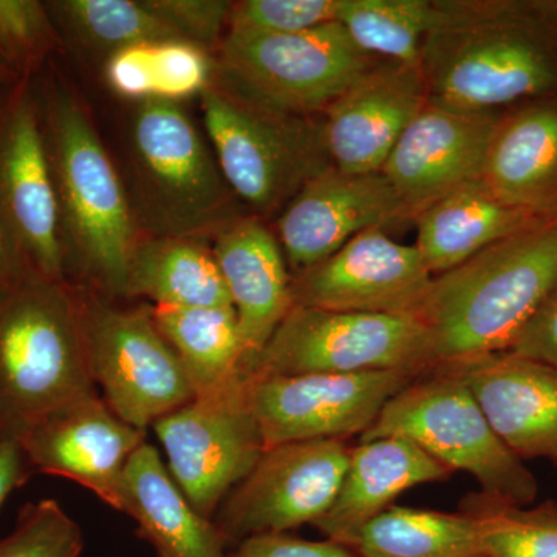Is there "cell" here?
<instances>
[{
  "instance_id": "obj_1",
  "label": "cell",
  "mask_w": 557,
  "mask_h": 557,
  "mask_svg": "<svg viewBox=\"0 0 557 557\" xmlns=\"http://www.w3.org/2000/svg\"><path fill=\"white\" fill-rule=\"evenodd\" d=\"M421 50L428 100L502 112L557 94V0H437Z\"/></svg>"
},
{
  "instance_id": "obj_2",
  "label": "cell",
  "mask_w": 557,
  "mask_h": 557,
  "mask_svg": "<svg viewBox=\"0 0 557 557\" xmlns=\"http://www.w3.org/2000/svg\"><path fill=\"white\" fill-rule=\"evenodd\" d=\"M557 284V220L539 223L432 277L418 319L437 368L508 351Z\"/></svg>"
},
{
  "instance_id": "obj_3",
  "label": "cell",
  "mask_w": 557,
  "mask_h": 557,
  "mask_svg": "<svg viewBox=\"0 0 557 557\" xmlns=\"http://www.w3.org/2000/svg\"><path fill=\"white\" fill-rule=\"evenodd\" d=\"M91 394L81 295L25 271L0 292V442Z\"/></svg>"
},
{
  "instance_id": "obj_4",
  "label": "cell",
  "mask_w": 557,
  "mask_h": 557,
  "mask_svg": "<svg viewBox=\"0 0 557 557\" xmlns=\"http://www.w3.org/2000/svg\"><path fill=\"white\" fill-rule=\"evenodd\" d=\"M60 203L65 262L75 256L91 281L127 296L135 244L129 201L78 101L58 81L39 101Z\"/></svg>"
},
{
  "instance_id": "obj_5",
  "label": "cell",
  "mask_w": 557,
  "mask_h": 557,
  "mask_svg": "<svg viewBox=\"0 0 557 557\" xmlns=\"http://www.w3.org/2000/svg\"><path fill=\"white\" fill-rule=\"evenodd\" d=\"M403 437L416 443L450 471L478 480L483 493L530 507L537 480L502 442L467 384L435 368L398 392L381 410L361 442Z\"/></svg>"
},
{
  "instance_id": "obj_6",
  "label": "cell",
  "mask_w": 557,
  "mask_h": 557,
  "mask_svg": "<svg viewBox=\"0 0 557 557\" xmlns=\"http://www.w3.org/2000/svg\"><path fill=\"white\" fill-rule=\"evenodd\" d=\"M205 126L219 170L245 203L271 212L333 166L324 127L231 91H201Z\"/></svg>"
},
{
  "instance_id": "obj_7",
  "label": "cell",
  "mask_w": 557,
  "mask_h": 557,
  "mask_svg": "<svg viewBox=\"0 0 557 557\" xmlns=\"http://www.w3.org/2000/svg\"><path fill=\"white\" fill-rule=\"evenodd\" d=\"M437 368L426 325L416 317L293 306L249 373H364Z\"/></svg>"
},
{
  "instance_id": "obj_8",
  "label": "cell",
  "mask_w": 557,
  "mask_h": 557,
  "mask_svg": "<svg viewBox=\"0 0 557 557\" xmlns=\"http://www.w3.org/2000/svg\"><path fill=\"white\" fill-rule=\"evenodd\" d=\"M220 60L231 94L306 116L324 112L379 58L359 49L335 21L293 35L226 36Z\"/></svg>"
},
{
  "instance_id": "obj_9",
  "label": "cell",
  "mask_w": 557,
  "mask_h": 557,
  "mask_svg": "<svg viewBox=\"0 0 557 557\" xmlns=\"http://www.w3.org/2000/svg\"><path fill=\"white\" fill-rule=\"evenodd\" d=\"M84 339L95 386L129 426L145 431L196 397L185 366L152 310H121L83 299Z\"/></svg>"
},
{
  "instance_id": "obj_10",
  "label": "cell",
  "mask_w": 557,
  "mask_h": 557,
  "mask_svg": "<svg viewBox=\"0 0 557 557\" xmlns=\"http://www.w3.org/2000/svg\"><path fill=\"white\" fill-rule=\"evenodd\" d=\"M248 375L196 395L152 426L166 453L172 479L209 520L265 450L249 408Z\"/></svg>"
},
{
  "instance_id": "obj_11",
  "label": "cell",
  "mask_w": 557,
  "mask_h": 557,
  "mask_svg": "<svg viewBox=\"0 0 557 557\" xmlns=\"http://www.w3.org/2000/svg\"><path fill=\"white\" fill-rule=\"evenodd\" d=\"M423 375L364 373L248 375V401L265 449L285 443L361 437L398 392Z\"/></svg>"
},
{
  "instance_id": "obj_12",
  "label": "cell",
  "mask_w": 557,
  "mask_h": 557,
  "mask_svg": "<svg viewBox=\"0 0 557 557\" xmlns=\"http://www.w3.org/2000/svg\"><path fill=\"white\" fill-rule=\"evenodd\" d=\"M350 449L346 440H317L263 450L219 508L214 523L226 545L314 525L338 496Z\"/></svg>"
},
{
  "instance_id": "obj_13",
  "label": "cell",
  "mask_w": 557,
  "mask_h": 557,
  "mask_svg": "<svg viewBox=\"0 0 557 557\" xmlns=\"http://www.w3.org/2000/svg\"><path fill=\"white\" fill-rule=\"evenodd\" d=\"M0 215L27 270L65 281L57 186L39 102L28 87L0 109Z\"/></svg>"
},
{
  "instance_id": "obj_14",
  "label": "cell",
  "mask_w": 557,
  "mask_h": 557,
  "mask_svg": "<svg viewBox=\"0 0 557 557\" xmlns=\"http://www.w3.org/2000/svg\"><path fill=\"white\" fill-rule=\"evenodd\" d=\"M132 145L148 201L177 236L222 218L228 189L199 132L177 102L141 101Z\"/></svg>"
},
{
  "instance_id": "obj_15",
  "label": "cell",
  "mask_w": 557,
  "mask_h": 557,
  "mask_svg": "<svg viewBox=\"0 0 557 557\" xmlns=\"http://www.w3.org/2000/svg\"><path fill=\"white\" fill-rule=\"evenodd\" d=\"M432 277L416 245L364 231L292 278L293 306L418 318Z\"/></svg>"
},
{
  "instance_id": "obj_16",
  "label": "cell",
  "mask_w": 557,
  "mask_h": 557,
  "mask_svg": "<svg viewBox=\"0 0 557 557\" xmlns=\"http://www.w3.org/2000/svg\"><path fill=\"white\" fill-rule=\"evenodd\" d=\"M502 113L467 112L434 102L418 113L381 170L409 219L482 178Z\"/></svg>"
},
{
  "instance_id": "obj_17",
  "label": "cell",
  "mask_w": 557,
  "mask_h": 557,
  "mask_svg": "<svg viewBox=\"0 0 557 557\" xmlns=\"http://www.w3.org/2000/svg\"><path fill=\"white\" fill-rule=\"evenodd\" d=\"M145 442V431L91 394L42 418L17 443L32 472L72 480L119 511L124 471Z\"/></svg>"
},
{
  "instance_id": "obj_18",
  "label": "cell",
  "mask_w": 557,
  "mask_h": 557,
  "mask_svg": "<svg viewBox=\"0 0 557 557\" xmlns=\"http://www.w3.org/2000/svg\"><path fill=\"white\" fill-rule=\"evenodd\" d=\"M409 220L383 172L348 174L335 166L310 180L277 220L289 269L310 270L348 240Z\"/></svg>"
},
{
  "instance_id": "obj_19",
  "label": "cell",
  "mask_w": 557,
  "mask_h": 557,
  "mask_svg": "<svg viewBox=\"0 0 557 557\" xmlns=\"http://www.w3.org/2000/svg\"><path fill=\"white\" fill-rule=\"evenodd\" d=\"M428 102L420 65L373 61L324 110L322 127L333 166L348 174L381 172Z\"/></svg>"
},
{
  "instance_id": "obj_20",
  "label": "cell",
  "mask_w": 557,
  "mask_h": 557,
  "mask_svg": "<svg viewBox=\"0 0 557 557\" xmlns=\"http://www.w3.org/2000/svg\"><path fill=\"white\" fill-rule=\"evenodd\" d=\"M463 381L502 442L520 460L557 467V369L511 351L438 366Z\"/></svg>"
},
{
  "instance_id": "obj_21",
  "label": "cell",
  "mask_w": 557,
  "mask_h": 557,
  "mask_svg": "<svg viewBox=\"0 0 557 557\" xmlns=\"http://www.w3.org/2000/svg\"><path fill=\"white\" fill-rule=\"evenodd\" d=\"M212 255L236 310L245 370L249 373L292 310L287 260L273 234L256 219L237 220L226 226L219 234Z\"/></svg>"
},
{
  "instance_id": "obj_22",
  "label": "cell",
  "mask_w": 557,
  "mask_h": 557,
  "mask_svg": "<svg viewBox=\"0 0 557 557\" xmlns=\"http://www.w3.org/2000/svg\"><path fill=\"white\" fill-rule=\"evenodd\" d=\"M482 180L534 219L557 220V94L504 110Z\"/></svg>"
},
{
  "instance_id": "obj_23",
  "label": "cell",
  "mask_w": 557,
  "mask_h": 557,
  "mask_svg": "<svg viewBox=\"0 0 557 557\" xmlns=\"http://www.w3.org/2000/svg\"><path fill=\"white\" fill-rule=\"evenodd\" d=\"M453 471L403 437L361 442L350 449L338 496L317 527L327 541L347 547L369 520L392 507L410 487L448 480Z\"/></svg>"
},
{
  "instance_id": "obj_24",
  "label": "cell",
  "mask_w": 557,
  "mask_h": 557,
  "mask_svg": "<svg viewBox=\"0 0 557 557\" xmlns=\"http://www.w3.org/2000/svg\"><path fill=\"white\" fill-rule=\"evenodd\" d=\"M119 511L137 523L139 536L159 557H228L214 520L189 504L148 442L135 450L124 471Z\"/></svg>"
},
{
  "instance_id": "obj_25",
  "label": "cell",
  "mask_w": 557,
  "mask_h": 557,
  "mask_svg": "<svg viewBox=\"0 0 557 557\" xmlns=\"http://www.w3.org/2000/svg\"><path fill=\"white\" fill-rule=\"evenodd\" d=\"M412 220L416 247L432 276L448 273L491 245L544 223L498 199L482 178L435 201Z\"/></svg>"
},
{
  "instance_id": "obj_26",
  "label": "cell",
  "mask_w": 557,
  "mask_h": 557,
  "mask_svg": "<svg viewBox=\"0 0 557 557\" xmlns=\"http://www.w3.org/2000/svg\"><path fill=\"white\" fill-rule=\"evenodd\" d=\"M152 318L185 366L196 395L226 386L245 370V348L234 307L156 306Z\"/></svg>"
},
{
  "instance_id": "obj_27",
  "label": "cell",
  "mask_w": 557,
  "mask_h": 557,
  "mask_svg": "<svg viewBox=\"0 0 557 557\" xmlns=\"http://www.w3.org/2000/svg\"><path fill=\"white\" fill-rule=\"evenodd\" d=\"M127 295L146 296L161 307H233L212 251L183 237L138 245Z\"/></svg>"
},
{
  "instance_id": "obj_28",
  "label": "cell",
  "mask_w": 557,
  "mask_h": 557,
  "mask_svg": "<svg viewBox=\"0 0 557 557\" xmlns=\"http://www.w3.org/2000/svg\"><path fill=\"white\" fill-rule=\"evenodd\" d=\"M358 557H485L478 520L468 512L391 507L347 544Z\"/></svg>"
},
{
  "instance_id": "obj_29",
  "label": "cell",
  "mask_w": 557,
  "mask_h": 557,
  "mask_svg": "<svg viewBox=\"0 0 557 557\" xmlns=\"http://www.w3.org/2000/svg\"><path fill=\"white\" fill-rule=\"evenodd\" d=\"M437 16V0H341L336 21L370 57L420 65Z\"/></svg>"
},
{
  "instance_id": "obj_30",
  "label": "cell",
  "mask_w": 557,
  "mask_h": 557,
  "mask_svg": "<svg viewBox=\"0 0 557 557\" xmlns=\"http://www.w3.org/2000/svg\"><path fill=\"white\" fill-rule=\"evenodd\" d=\"M460 511L478 520L485 557H557V504L528 508L504 498L469 494Z\"/></svg>"
},
{
  "instance_id": "obj_31",
  "label": "cell",
  "mask_w": 557,
  "mask_h": 557,
  "mask_svg": "<svg viewBox=\"0 0 557 557\" xmlns=\"http://www.w3.org/2000/svg\"><path fill=\"white\" fill-rule=\"evenodd\" d=\"M46 5L51 21L61 24L70 35L112 53L139 44L180 39L146 2L64 0Z\"/></svg>"
},
{
  "instance_id": "obj_32",
  "label": "cell",
  "mask_w": 557,
  "mask_h": 557,
  "mask_svg": "<svg viewBox=\"0 0 557 557\" xmlns=\"http://www.w3.org/2000/svg\"><path fill=\"white\" fill-rule=\"evenodd\" d=\"M84 534L53 498L21 509L13 531L0 539V557H81Z\"/></svg>"
},
{
  "instance_id": "obj_33",
  "label": "cell",
  "mask_w": 557,
  "mask_h": 557,
  "mask_svg": "<svg viewBox=\"0 0 557 557\" xmlns=\"http://www.w3.org/2000/svg\"><path fill=\"white\" fill-rule=\"evenodd\" d=\"M341 0H245L231 9L228 36L293 35L338 20Z\"/></svg>"
},
{
  "instance_id": "obj_34",
  "label": "cell",
  "mask_w": 557,
  "mask_h": 557,
  "mask_svg": "<svg viewBox=\"0 0 557 557\" xmlns=\"http://www.w3.org/2000/svg\"><path fill=\"white\" fill-rule=\"evenodd\" d=\"M209 61L196 44L183 39L146 44L149 100L177 101L208 89Z\"/></svg>"
},
{
  "instance_id": "obj_35",
  "label": "cell",
  "mask_w": 557,
  "mask_h": 557,
  "mask_svg": "<svg viewBox=\"0 0 557 557\" xmlns=\"http://www.w3.org/2000/svg\"><path fill=\"white\" fill-rule=\"evenodd\" d=\"M53 21L46 3L0 0V61L14 72H28L50 49Z\"/></svg>"
},
{
  "instance_id": "obj_36",
  "label": "cell",
  "mask_w": 557,
  "mask_h": 557,
  "mask_svg": "<svg viewBox=\"0 0 557 557\" xmlns=\"http://www.w3.org/2000/svg\"><path fill=\"white\" fill-rule=\"evenodd\" d=\"M146 5L170 25L180 39L196 46L218 40L233 9V3L215 0H149Z\"/></svg>"
},
{
  "instance_id": "obj_37",
  "label": "cell",
  "mask_w": 557,
  "mask_h": 557,
  "mask_svg": "<svg viewBox=\"0 0 557 557\" xmlns=\"http://www.w3.org/2000/svg\"><path fill=\"white\" fill-rule=\"evenodd\" d=\"M228 557H358L351 549L336 542L306 541L281 534H259L237 544L236 552Z\"/></svg>"
},
{
  "instance_id": "obj_38",
  "label": "cell",
  "mask_w": 557,
  "mask_h": 557,
  "mask_svg": "<svg viewBox=\"0 0 557 557\" xmlns=\"http://www.w3.org/2000/svg\"><path fill=\"white\" fill-rule=\"evenodd\" d=\"M508 351L557 369V284Z\"/></svg>"
},
{
  "instance_id": "obj_39",
  "label": "cell",
  "mask_w": 557,
  "mask_h": 557,
  "mask_svg": "<svg viewBox=\"0 0 557 557\" xmlns=\"http://www.w3.org/2000/svg\"><path fill=\"white\" fill-rule=\"evenodd\" d=\"M32 474L20 443L14 440L0 442V508Z\"/></svg>"
},
{
  "instance_id": "obj_40",
  "label": "cell",
  "mask_w": 557,
  "mask_h": 557,
  "mask_svg": "<svg viewBox=\"0 0 557 557\" xmlns=\"http://www.w3.org/2000/svg\"><path fill=\"white\" fill-rule=\"evenodd\" d=\"M25 271L30 270H27L22 262L20 252L14 247L9 230L0 215V292L13 284Z\"/></svg>"
},
{
  "instance_id": "obj_41",
  "label": "cell",
  "mask_w": 557,
  "mask_h": 557,
  "mask_svg": "<svg viewBox=\"0 0 557 557\" xmlns=\"http://www.w3.org/2000/svg\"><path fill=\"white\" fill-rule=\"evenodd\" d=\"M3 75H5V70H3L2 65H0V83L3 81Z\"/></svg>"
}]
</instances>
